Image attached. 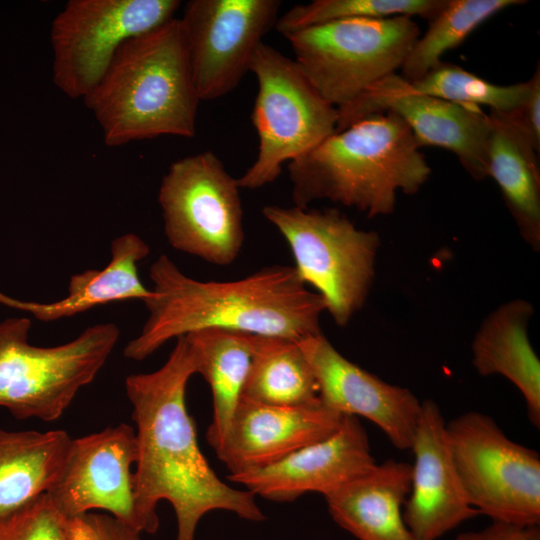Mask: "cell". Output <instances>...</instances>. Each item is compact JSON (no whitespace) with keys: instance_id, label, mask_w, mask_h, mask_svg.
Returning a JSON list of instances; mask_svg holds the SVG:
<instances>
[{"instance_id":"30bf717a","label":"cell","mask_w":540,"mask_h":540,"mask_svg":"<svg viewBox=\"0 0 540 540\" xmlns=\"http://www.w3.org/2000/svg\"><path fill=\"white\" fill-rule=\"evenodd\" d=\"M470 505L492 521L540 524V456L511 440L489 416L470 411L446 423Z\"/></svg>"},{"instance_id":"277c9868","label":"cell","mask_w":540,"mask_h":540,"mask_svg":"<svg viewBox=\"0 0 540 540\" xmlns=\"http://www.w3.org/2000/svg\"><path fill=\"white\" fill-rule=\"evenodd\" d=\"M83 101L110 147L163 135L193 137L200 99L179 18L125 41Z\"/></svg>"},{"instance_id":"ac0fdd59","label":"cell","mask_w":540,"mask_h":540,"mask_svg":"<svg viewBox=\"0 0 540 540\" xmlns=\"http://www.w3.org/2000/svg\"><path fill=\"white\" fill-rule=\"evenodd\" d=\"M343 419L344 415L320 400L304 406H276L241 397L216 456L229 470L228 476L257 470L331 436Z\"/></svg>"},{"instance_id":"7a4b0ae2","label":"cell","mask_w":540,"mask_h":540,"mask_svg":"<svg viewBox=\"0 0 540 540\" xmlns=\"http://www.w3.org/2000/svg\"><path fill=\"white\" fill-rule=\"evenodd\" d=\"M148 317L123 354L141 361L171 339L202 329L299 341L322 333L323 297L311 292L294 266L272 265L235 281H200L160 255L149 271Z\"/></svg>"},{"instance_id":"f1b7e54d","label":"cell","mask_w":540,"mask_h":540,"mask_svg":"<svg viewBox=\"0 0 540 540\" xmlns=\"http://www.w3.org/2000/svg\"><path fill=\"white\" fill-rule=\"evenodd\" d=\"M66 522L43 494L0 520V540H66Z\"/></svg>"},{"instance_id":"8fae6325","label":"cell","mask_w":540,"mask_h":540,"mask_svg":"<svg viewBox=\"0 0 540 540\" xmlns=\"http://www.w3.org/2000/svg\"><path fill=\"white\" fill-rule=\"evenodd\" d=\"M178 0H70L50 28L52 79L72 99L99 83L128 39L175 18Z\"/></svg>"},{"instance_id":"4316f807","label":"cell","mask_w":540,"mask_h":540,"mask_svg":"<svg viewBox=\"0 0 540 540\" xmlns=\"http://www.w3.org/2000/svg\"><path fill=\"white\" fill-rule=\"evenodd\" d=\"M447 0H314L297 4L280 15L275 29L284 37L340 20L421 17L432 20Z\"/></svg>"},{"instance_id":"7c38bea8","label":"cell","mask_w":540,"mask_h":540,"mask_svg":"<svg viewBox=\"0 0 540 540\" xmlns=\"http://www.w3.org/2000/svg\"><path fill=\"white\" fill-rule=\"evenodd\" d=\"M279 0H191L179 18L200 101L234 90L265 34L275 27Z\"/></svg>"},{"instance_id":"9c48e42d","label":"cell","mask_w":540,"mask_h":540,"mask_svg":"<svg viewBox=\"0 0 540 540\" xmlns=\"http://www.w3.org/2000/svg\"><path fill=\"white\" fill-rule=\"evenodd\" d=\"M158 202L172 248L219 266L237 259L245 240L240 187L212 151L173 162Z\"/></svg>"},{"instance_id":"52a82bcc","label":"cell","mask_w":540,"mask_h":540,"mask_svg":"<svg viewBox=\"0 0 540 540\" xmlns=\"http://www.w3.org/2000/svg\"><path fill=\"white\" fill-rule=\"evenodd\" d=\"M249 71L258 82L252 123L258 135L253 164L237 178L240 189L274 182L285 162L313 150L336 131L338 109L315 89L294 59L260 43Z\"/></svg>"},{"instance_id":"83f0119b","label":"cell","mask_w":540,"mask_h":540,"mask_svg":"<svg viewBox=\"0 0 540 540\" xmlns=\"http://www.w3.org/2000/svg\"><path fill=\"white\" fill-rule=\"evenodd\" d=\"M413 92L452 103L490 108L498 113H512L523 103L529 82L511 85L491 83L462 67L441 62L418 80L408 82Z\"/></svg>"},{"instance_id":"44dd1931","label":"cell","mask_w":540,"mask_h":540,"mask_svg":"<svg viewBox=\"0 0 540 540\" xmlns=\"http://www.w3.org/2000/svg\"><path fill=\"white\" fill-rule=\"evenodd\" d=\"M487 177L494 179L522 239L540 249L538 153L511 113L490 111Z\"/></svg>"},{"instance_id":"4fadbf2b","label":"cell","mask_w":540,"mask_h":540,"mask_svg":"<svg viewBox=\"0 0 540 540\" xmlns=\"http://www.w3.org/2000/svg\"><path fill=\"white\" fill-rule=\"evenodd\" d=\"M392 112L409 127L419 147L435 146L454 153L475 180L487 177L488 114L410 90L393 73L370 86L351 103L338 109L336 131L375 113Z\"/></svg>"},{"instance_id":"5b68a950","label":"cell","mask_w":540,"mask_h":540,"mask_svg":"<svg viewBox=\"0 0 540 540\" xmlns=\"http://www.w3.org/2000/svg\"><path fill=\"white\" fill-rule=\"evenodd\" d=\"M30 328L25 317L0 322V406L17 419L54 421L95 379L120 331L96 324L69 342L40 347L29 342Z\"/></svg>"},{"instance_id":"d4e9b609","label":"cell","mask_w":540,"mask_h":540,"mask_svg":"<svg viewBox=\"0 0 540 540\" xmlns=\"http://www.w3.org/2000/svg\"><path fill=\"white\" fill-rule=\"evenodd\" d=\"M242 397L276 406L318 402L317 382L298 342L252 335V356Z\"/></svg>"},{"instance_id":"f546056e","label":"cell","mask_w":540,"mask_h":540,"mask_svg":"<svg viewBox=\"0 0 540 540\" xmlns=\"http://www.w3.org/2000/svg\"><path fill=\"white\" fill-rule=\"evenodd\" d=\"M141 535L105 513L90 512L66 522V540H144Z\"/></svg>"},{"instance_id":"3957f363","label":"cell","mask_w":540,"mask_h":540,"mask_svg":"<svg viewBox=\"0 0 540 540\" xmlns=\"http://www.w3.org/2000/svg\"><path fill=\"white\" fill-rule=\"evenodd\" d=\"M288 171L294 206L327 200L367 217L393 213L397 192L415 194L431 174L409 127L392 112L335 131Z\"/></svg>"},{"instance_id":"484cf974","label":"cell","mask_w":540,"mask_h":540,"mask_svg":"<svg viewBox=\"0 0 540 540\" xmlns=\"http://www.w3.org/2000/svg\"><path fill=\"white\" fill-rule=\"evenodd\" d=\"M526 3L522 0H447L429 21L401 66L408 82L418 80L439 65L442 55L459 46L478 26L500 11Z\"/></svg>"},{"instance_id":"5bb4252c","label":"cell","mask_w":540,"mask_h":540,"mask_svg":"<svg viewBox=\"0 0 540 540\" xmlns=\"http://www.w3.org/2000/svg\"><path fill=\"white\" fill-rule=\"evenodd\" d=\"M136 460L135 429L126 423L72 438L62 471L46 494L67 519L101 510L144 533L131 469Z\"/></svg>"},{"instance_id":"603a6c76","label":"cell","mask_w":540,"mask_h":540,"mask_svg":"<svg viewBox=\"0 0 540 540\" xmlns=\"http://www.w3.org/2000/svg\"><path fill=\"white\" fill-rule=\"evenodd\" d=\"M71 439L64 430L0 428V520L50 490L62 471Z\"/></svg>"},{"instance_id":"6da1fadb","label":"cell","mask_w":540,"mask_h":540,"mask_svg":"<svg viewBox=\"0 0 540 540\" xmlns=\"http://www.w3.org/2000/svg\"><path fill=\"white\" fill-rule=\"evenodd\" d=\"M194 374V352L187 338L180 336L159 369L125 379L136 425L133 475L137 511L144 533H155L159 528L157 506L168 501L176 516V540H194L202 517L215 510L252 522L266 519L255 496L223 482L200 449L186 407V388Z\"/></svg>"},{"instance_id":"e0dca14e","label":"cell","mask_w":540,"mask_h":540,"mask_svg":"<svg viewBox=\"0 0 540 540\" xmlns=\"http://www.w3.org/2000/svg\"><path fill=\"white\" fill-rule=\"evenodd\" d=\"M411 450L414 464L403 515L418 540H438L479 515L466 497L453 461L446 422L433 400L422 402Z\"/></svg>"},{"instance_id":"ba28073f","label":"cell","mask_w":540,"mask_h":540,"mask_svg":"<svg viewBox=\"0 0 540 540\" xmlns=\"http://www.w3.org/2000/svg\"><path fill=\"white\" fill-rule=\"evenodd\" d=\"M419 37L418 24L399 16L334 21L285 38L315 89L339 109L396 73Z\"/></svg>"},{"instance_id":"ffe728a7","label":"cell","mask_w":540,"mask_h":540,"mask_svg":"<svg viewBox=\"0 0 540 540\" xmlns=\"http://www.w3.org/2000/svg\"><path fill=\"white\" fill-rule=\"evenodd\" d=\"M530 302L508 301L482 322L472 341V364L481 376L501 375L521 392L530 422L540 427V361L528 336Z\"/></svg>"},{"instance_id":"8992f818","label":"cell","mask_w":540,"mask_h":540,"mask_svg":"<svg viewBox=\"0 0 540 540\" xmlns=\"http://www.w3.org/2000/svg\"><path fill=\"white\" fill-rule=\"evenodd\" d=\"M262 215L288 243L303 282L323 297L336 325L346 326L372 286L378 234L357 228L335 208L266 205Z\"/></svg>"},{"instance_id":"9a60e30c","label":"cell","mask_w":540,"mask_h":540,"mask_svg":"<svg viewBox=\"0 0 540 540\" xmlns=\"http://www.w3.org/2000/svg\"><path fill=\"white\" fill-rule=\"evenodd\" d=\"M318 386L320 402L377 425L400 450L411 449L422 402L407 388L389 384L340 354L323 333L297 341Z\"/></svg>"},{"instance_id":"7402d4cb","label":"cell","mask_w":540,"mask_h":540,"mask_svg":"<svg viewBox=\"0 0 540 540\" xmlns=\"http://www.w3.org/2000/svg\"><path fill=\"white\" fill-rule=\"evenodd\" d=\"M150 253L138 235L127 233L111 243V260L101 269L72 275L67 295L48 303L24 302L0 293V302L27 311L41 321H54L85 312L93 307L131 299L146 300L151 290L141 282L137 264Z\"/></svg>"},{"instance_id":"1f68e13d","label":"cell","mask_w":540,"mask_h":540,"mask_svg":"<svg viewBox=\"0 0 540 540\" xmlns=\"http://www.w3.org/2000/svg\"><path fill=\"white\" fill-rule=\"evenodd\" d=\"M456 540H540L539 525L492 521L480 531L458 534Z\"/></svg>"},{"instance_id":"cb8c5ba5","label":"cell","mask_w":540,"mask_h":540,"mask_svg":"<svg viewBox=\"0 0 540 540\" xmlns=\"http://www.w3.org/2000/svg\"><path fill=\"white\" fill-rule=\"evenodd\" d=\"M184 336L194 352L197 374L211 390L213 414L206 439L217 453L242 397L252 356V335L210 328Z\"/></svg>"},{"instance_id":"4dcf8cb0","label":"cell","mask_w":540,"mask_h":540,"mask_svg":"<svg viewBox=\"0 0 540 540\" xmlns=\"http://www.w3.org/2000/svg\"><path fill=\"white\" fill-rule=\"evenodd\" d=\"M529 89L522 105L512 116L529 138L535 151H540V67L539 64L528 80Z\"/></svg>"},{"instance_id":"2e32d148","label":"cell","mask_w":540,"mask_h":540,"mask_svg":"<svg viewBox=\"0 0 540 540\" xmlns=\"http://www.w3.org/2000/svg\"><path fill=\"white\" fill-rule=\"evenodd\" d=\"M376 464L366 430L355 416H344L331 436L307 445L269 466L228 476L254 496L292 502L309 493L324 497Z\"/></svg>"},{"instance_id":"d6986e66","label":"cell","mask_w":540,"mask_h":540,"mask_svg":"<svg viewBox=\"0 0 540 540\" xmlns=\"http://www.w3.org/2000/svg\"><path fill=\"white\" fill-rule=\"evenodd\" d=\"M411 464L388 459L325 496L330 516L358 540H418L405 523Z\"/></svg>"}]
</instances>
